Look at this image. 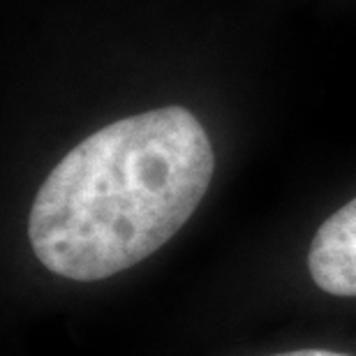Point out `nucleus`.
Here are the masks:
<instances>
[{"label":"nucleus","instance_id":"1","mask_svg":"<svg viewBox=\"0 0 356 356\" xmlns=\"http://www.w3.org/2000/svg\"><path fill=\"white\" fill-rule=\"evenodd\" d=\"M216 153L199 118L162 106L76 144L40 185L28 241L47 270L95 282L151 257L209 192Z\"/></svg>","mask_w":356,"mask_h":356},{"label":"nucleus","instance_id":"2","mask_svg":"<svg viewBox=\"0 0 356 356\" xmlns=\"http://www.w3.org/2000/svg\"><path fill=\"white\" fill-rule=\"evenodd\" d=\"M308 273L326 294L356 298V197L319 225L308 250Z\"/></svg>","mask_w":356,"mask_h":356},{"label":"nucleus","instance_id":"3","mask_svg":"<svg viewBox=\"0 0 356 356\" xmlns=\"http://www.w3.org/2000/svg\"><path fill=\"white\" fill-rule=\"evenodd\" d=\"M273 356H352V354L329 352V350H298V352H284V354H273Z\"/></svg>","mask_w":356,"mask_h":356}]
</instances>
